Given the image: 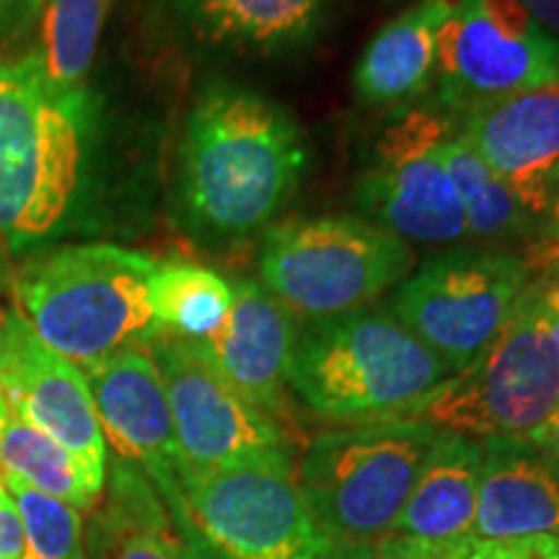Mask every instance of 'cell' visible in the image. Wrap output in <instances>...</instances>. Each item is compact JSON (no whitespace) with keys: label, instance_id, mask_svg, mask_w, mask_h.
I'll list each match as a JSON object with an SVG mask.
<instances>
[{"label":"cell","instance_id":"cell-1","mask_svg":"<svg viewBox=\"0 0 559 559\" xmlns=\"http://www.w3.org/2000/svg\"><path fill=\"white\" fill-rule=\"evenodd\" d=\"M304 166V135L288 109L236 83H210L181 135L185 223L207 239H247L288 205Z\"/></svg>","mask_w":559,"mask_h":559},{"label":"cell","instance_id":"cell-2","mask_svg":"<svg viewBox=\"0 0 559 559\" xmlns=\"http://www.w3.org/2000/svg\"><path fill=\"white\" fill-rule=\"evenodd\" d=\"M453 376L394 313L362 306L300 330L290 389L313 415L368 425L409 419Z\"/></svg>","mask_w":559,"mask_h":559},{"label":"cell","instance_id":"cell-3","mask_svg":"<svg viewBox=\"0 0 559 559\" xmlns=\"http://www.w3.org/2000/svg\"><path fill=\"white\" fill-rule=\"evenodd\" d=\"M83 91L55 88L34 50L0 60V254L52 236L79 198Z\"/></svg>","mask_w":559,"mask_h":559},{"label":"cell","instance_id":"cell-4","mask_svg":"<svg viewBox=\"0 0 559 559\" xmlns=\"http://www.w3.org/2000/svg\"><path fill=\"white\" fill-rule=\"evenodd\" d=\"M153 257L115 243L62 247L13 283L16 313L47 347L86 368L158 334L151 306Z\"/></svg>","mask_w":559,"mask_h":559},{"label":"cell","instance_id":"cell-5","mask_svg":"<svg viewBox=\"0 0 559 559\" xmlns=\"http://www.w3.org/2000/svg\"><path fill=\"white\" fill-rule=\"evenodd\" d=\"M438 436L419 419L319 432L300 453L296 481L326 539L379 544L389 536Z\"/></svg>","mask_w":559,"mask_h":559},{"label":"cell","instance_id":"cell-6","mask_svg":"<svg viewBox=\"0 0 559 559\" xmlns=\"http://www.w3.org/2000/svg\"><path fill=\"white\" fill-rule=\"evenodd\" d=\"M412 267L415 251L407 241L347 215L277 223L260 249V283L309 321L362 309Z\"/></svg>","mask_w":559,"mask_h":559},{"label":"cell","instance_id":"cell-7","mask_svg":"<svg viewBox=\"0 0 559 559\" xmlns=\"http://www.w3.org/2000/svg\"><path fill=\"white\" fill-rule=\"evenodd\" d=\"M557 409L559 353L544 319L542 280L534 277L492 345L409 419L477 440H526Z\"/></svg>","mask_w":559,"mask_h":559},{"label":"cell","instance_id":"cell-8","mask_svg":"<svg viewBox=\"0 0 559 559\" xmlns=\"http://www.w3.org/2000/svg\"><path fill=\"white\" fill-rule=\"evenodd\" d=\"M531 283L519 251L451 249L396 285L391 313L459 373L492 345Z\"/></svg>","mask_w":559,"mask_h":559},{"label":"cell","instance_id":"cell-9","mask_svg":"<svg viewBox=\"0 0 559 559\" xmlns=\"http://www.w3.org/2000/svg\"><path fill=\"white\" fill-rule=\"evenodd\" d=\"M187 519L223 559H321L330 539L313 521L293 459H260L185 474Z\"/></svg>","mask_w":559,"mask_h":559},{"label":"cell","instance_id":"cell-10","mask_svg":"<svg viewBox=\"0 0 559 559\" xmlns=\"http://www.w3.org/2000/svg\"><path fill=\"white\" fill-rule=\"evenodd\" d=\"M456 117L440 104H409L379 135L373 164L355 190V205L402 241L443 247L469 239L464 207L445 169L443 148Z\"/></svg>","mask_w":559,"mask_h":559},{"label":"cell","instance_id":"cell-11","mask_svg":"<svg viewBox=\"0 0 559 559\" xmlns=\"http://www.w3.org/2000/svg\"><path fill=\"white\" fill-rule=\"evenodd\" d=\"M438 104L453 117L510 94L559 86V39L519 0H456L438 47Z\"/></svg>","mask_w":559,"mask_h":559},{"label":"cell","instance_id":"cell-12","mask_svg":"<svg viewBox=\"0 0 559 559\" xmlns=\"http://www.w3.org/2000/svg\"><path fill=\"white\" fill-rule=\"evenodd\" d=\"M145 347L164 381L185 474L293 459L285 425L239 394L190 342L156 334Z\"/></svg>","mask_w":559,"mask_h":559},{"label":"cell","instance_id":"cell-13","mask_svg":"<svg viewBox=\"0 0 559 559\" xmlns=\"http://www.w3.org/2000/svg\"><path fill=\"white\" fill-rule=\"evenodd\" d=\"M0 347V391L13 415L58 440L104 489L107 440L83 370L47 347L16 309L3 311Z\"/></svg>","mask_w":559,"mask_h":559},{"label":"cell","instance_id":"cell-14","mask_svg":"<svg viewBox=\"0 0 559 559\" xmlns=\"http://www.w3.org/2000/svg\"><path fill=\"white\" fill-rule=\"evenodd\" d=\"M81 370L109 449L153 481L171 519L187 513L181 492L185 466L174 436L169 400L148 347L120 349Z\"/></svg>","mask_w":559,"mask_h":559},{"label":"cell","instance_id":"cell-15","mask_svg":"<svg viewBox=\"0 0 559 559\" xmlns=\"http://www.w3.org/2000/svg\"><path fill=\"white\" fill-rule=\"evenodd\" d=\"M234 304L223 324L205 340H187L239 394L270 417L288 415L293 355L300 337L298 317L260 280H234Z\"/></svg>","mask_w":559,"mask_h":559},{"label":"cell","instance_id":"cell-16","mask_svg":"<svg viewBox=\"0 0 559 559\" xmlns=\"http://www.w3.org/2000/svg\"><path fill=\"white\" fill-rule=\"evenodd\" d=\"M456 132L531 213L547 218L559 169V86L481 104L459 117Z\"/></svg>","mask_w":559,"mask_h":559},{"label":"cell","instance_id":"cell-17","mask_svg":"<svg viewBox=\"0 0 559 559\" xmlns=\"http://www.w3.org/2000/svg\"><path fill=\"white\" fill-rule=\"evenodd\" d=\"M474 539H559V464L523 438L481 440Z\"/></svg>","mask_w":559,"mask_h":559},{"label":"cell","instance_id":"cell-18","mask_svg":"<svg viewBox=\"0 0 559 559\" xmlns=\"http://www.w3.org/2000/svg\"><path fill=\"white\" fill-rule=\"evenodd\" d=\"M174 24L210 50L283 55L317 37L330 0H160Z\"/></svg>","mask_w":559,"mask_h":559},{"label":"cell","instance_id":"cell-19","mask_svg":"<svg viewBox=\"0 0 559 559\" xmlns=\"http://www.w3.org/2000/svg\"><path fill=\"white\" fill-rule=\"evenodd\" d=\"M456 0H415L381 26L355 66V94L368 107H407L432 86L438 47Z\"/></svg>","mask_w":559,"mask_h":559},{"label":"cell","instance_id":"cell-20","mask_svg":"<svg viewBox=\"0 0 559 559\" xmlns=\"http://www.w3.org/2000/svg\"><path fill=\"white\" fill-rule=\"evenodd\" d=\"M481 440L440 430L391 534L451 549L472 539L479 508Z\"/></svg>","mask_w":559,"mask_h":559},{"label":"cell","instance_id":"cell-21","mask_svg":"<svg viewBox=\"0 0 559 559\" xmlns=\"http://www.w3.org/2000/svg\"><path fill=\"white\" fill-rule=\"evenodd\" d=\"M158 489L138 466L115 461L109 492L91 519L86 559H179L181 542Z\"/></svg>","mask_w":559,"mask_h":559},{"label":"cell","instance_id":"cell-22","mask_svg":"<svg viewBox=\"0 0 559 559\" xmlns=\"http://www.w3.org/2000/svg\"><path fill=\"white\" fill-rule=\"evenodd\" d=\"M443 158L464 207L469 239L506 247L526 243L528 249L539 241L547 218L531 213L506 181L459 138V132L445 143Z\"/></svg>","mask_w":559,"mask_h":559},{"label":"cell","instance_id":"cell-23","mask_svg":"<svg viewBox=\"0 0 559 559\" xmlns=\"http://www.w3.org/2000/svg\"><path fill=\"white\" fill-rule=\"evenodd\" d=\"M117 0H41L32 50L55 88L83 91Z\"/></svg>","mask_w":559,"mask_h":559},{"label":"cell","instance_id":"cell-24","mask_svg":"<svg viewBox=\"0 0 559 559\" xmlns=\"http://www.w3.org/2000/svg\"><path fill=\"white\" fill-rule=\"evenodd\" d=\"M0 472L75 510H94L102 500L79 459L19 415H11L0 436Z\"/></svg>","mask_w":559,"mask_h":559},{"label":"cell","instance_id":"cell-25","mask_svg":"<svg viewBox=\"0 0 559 559\" xmlns=\"http://www.w3.org/2000/svg\"><path fill=\"white\" fill-rule=\"evenodd\" d=\"M234 285L192 262L158 264L151 277V306L158 334L205 340L226 321Z\"/></svg>","mask_w":559,"mask_h":559},{"label":"cell","instance_id":"cell-26","mask_svg":"<svg viewBox=\"0 0 559 559\" xmlns=\"http://www.w3.org/2000/svg\"><path fill=\"white\" fill-rule=\"evenodd\" d=\"M5 489L24 526V559H86L81 510L11 477Z\"/></svg>","mask_w":559,"mask_h":559},{"label":"cell","instance_id":"cell-27","mask_svg":"<svg viewBox=\"0 0 559 559\" xmlns=\"http://www.w3.org/2000/svg\"><path fill=\"white\" fill-rule=\"evenodd\" d=\"M449 559H559V539L555 536H534V539L485 542L466 539L445 549Z\"/></svg>","mask_w":559,"mask_h":559},{"label":"cell","instance_id":"cell-28","mask_svg":"<svg viewBox=\"0 0 559 559\" xmlns=\"http://www.w3.org/2000/svg\"><path fill=\"white\" fill-rule=\"evenodd\" d=\"M41 0H0V60L29 50Z\"/></svg>","mask_w":559,"mask_h":559},{"label":"cell","instance_id":"cell-29","mask_svg":"<svg viewBox=\"0 0 559 559\" xmlns=\"http://www.w3.org/2000/svg\"><path fill=\"white\" fill-rule=\"evenodd\" d=\"M528 264V270H549L555 272L551 277H559V169L551 179V194H549V210L547 221H544V230L539 241L528 249V254L523 257Z\"/></svg>","mask_w":559,"mask_h":559},{"label":"cell","instance_id":"cell-30","mask_svg":"<svg viewBox=\"0 0 559 559\" xmlns=\"http://www.w3.org/2000/svg\"><path fill=\"white\" fill-rule=\"evenodd\" d=\"M376 547H379L381 559H449L445 549L436 547V544L412 539V536L389 534Z\"/></svg>","mask_w":559,"mask_h":559},{"label":"cell","instance_id":"cell-31","mask_svg":"<svg viewBox=\"0 0 559 559\" xmlns=\"http://www.w3.org/2000/svg\"><path fill=\"white\" fill-rule=\"evenodd\" d=\"M0 559H24V526L11 495L0 502Z\"/></svg>","mask_w":559,"mask_h":559},{"label":"cell","instance_id":"cell-32","mask_svg":"<svg viewBox=\"0 0 559 559\" xmlns=\"http://www.w3.org/2000/svg\"><path fill=\"white\" fill-rule=\"evenodd\" d=\"M174 526H177L179 542H181V555L179 559H223L210 544L202 539L200 531L192 526L190 519L185 515H174Z\"/></svg>","mask_w":559,"mask_h":559},{"label":"cell","instance_id":"cell-33","mask_svg":"<svg viewBox=\"0 0 559 559\" xmlns=\"http://www.w3.org/2000/svg\"><path fill=\"white\" fill-rule=\"evenodd\" d=\"M544 32L559 39V0H519Z\"/></svg>","mask_w":559,"mask_h":559},{"label":"cell","instance_id":"cell-34","mask_svg":"<svg viewBox=\"0 0 559 559\" xmlns=\"http://www.w3.org/2000/svg\"><path fill=\"white\" fill-rule=\"evenodd\" d=\"M542 280V306L544 319H547L549 334L555 340L559 353V277H539Z\"/></svg>","mask_w":559,"mask_h":559},{"label":"cell","instance_id":"cell-35","mask_svg":"<svg viewBox=\"0 0 559 559\" xmlns=\"http://www.w3.org/2000/svg\"><path fill=\"white\" fill-rule=\"evenodd\" d=\"M526 440L531 445H536V449H539L542 453H547L551 461H557V464H559V409L547 419V423L542 425L539 430L531 432Z\"/></svg>","mask_w":559,"mask_h":559},{"label":"cell","instance_id":"cell-36","mask_svg":"<svg viewBox=\"0 0 559 559\" xmlns=\"http://www.w3.org/2000/svg\"><path fill=\"white\" fill-rule=\"evenodd\" d=\"M321 559H381L379 547L368 542H330Z\"/></svg>","mask_w":559,"mask_h":559},{"label":"cell","instance_id":"cell-37","mask_svg":"<svg viewBox=\"0 0 559 559\" xmlns=\"http://www.w3.org/2000/svg\"><path fill=\"white\" fill-rule=\"evenodd\" d=\"M11 415H13V409L9 407V402H5L3 391H0V436H3V430H5V425H9Z\"/></svg>","mask_w":559,"mask_h":559},{"label":"cell","instance_id":"cell-38","mask_svg":"<svg viewBox=\"0 0 559 559\" xmlns=\"http://www.w3.org/2000/svg\"><path fill=\"white\" fill-rule=\"evenodd\" d=\"M5 498H9V489H5V477H3V472H0V502H3Z\"/></svg>","mask_w":559,"mask_h":559},{"label":"cell","instance_id":"cell-39","mask_svg":"<svg viewBox=\"0 0 559 559\" xmlns=\"http://www.w3.org/2000/svg\"><path fill=\"white\" fill-rule=\"evenodd\" d=\"M0 319H3V313H0ZM0 355H3V347H0Z\"/></svg>","mask_w":559,"mask_h":559}]
</instances>
